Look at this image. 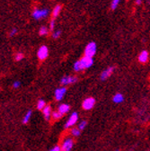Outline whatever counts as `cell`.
Listing matches in <instances>:
<instances>
[{
  "instance_id": "6da1fadb",
  "label": "cell",
  "mask_w": 150,
  "mask_h": 151,
  "mask_svg": "<svg viewBox=\"0 0 150 151\" xmlns=\"http://www.w3.org/2000/svg\"><path fill=\"white\" fill-rule=\"evenodd\" d=\"M93 64V58H88V57H84L80 60H78L74 64V70L75 71H81L85 68H89Z\"/></svg>"
},
{
  "instance_id": "7a4b0ae2",
  "label": "cell",
  "mask_w": 150,
  "mask_h": 151,
  "mask_svg": "<svg viewBox=\"0 0 150 151\" xmlns=\"http://www.w3.org/2000/svg\"><path fill=\"white\" fill-rule=\"evenodd\" d=\"M96 49L97 47H96L95 42H89L85 49V56L88 57V58H93L96 53Z\"/></svg>"
},
{
  "instance_id": "3957f363",
  "label": "cell",
  "mask_w": 150,
  "mask_h": 151,
  "mask_svg": "<svg viewBox=\"0 0 150 151\" xmlns=\"http://www.w3.org/2000/svg\"><path fill=\"white\" fill-rule=\"evenodd\" d=\"M49 14L48 9H35L32 13V16L36 20H41L42 18H45Z\"/></svg>"
},
{
  "instance_id": "277c9868",
  "label": "cell",
  "mask_w": 150,
  "mask_h": 151,
  "mask_svg": "<svg viewBox=\"0 0 150 151\" xmlns=\"http://www.w3.org/2000/svg\"><path fill=\"white\" fill-rule=\"evenodd\" d=\"M78 121V112L74 111L72 114L70 115V117L68 118V120L67 121L66 124H65V129H68V128H71L72 126H74L76 124Z\"/></svg>"
},
{
  "instance_id": "5b68a950",
  "label": "cell",
  "mask_w": 150,
  "mask_h": 151,
  "mask_svg": "<svg viewBox=\"0 0 150 151\" xmlns=\"http://www.w3.org/2000/svg\"><path fill=\"white\" fill-rule=\"evenodd\" d=\"M74 147V140L72 138H67L63 140L61 145V151H71Z\"/></svg>"
},
{
  "instance_id": "8992f818",
  "label": "cell",
  "mask_w": 150,
  "mask_h": 151,
  "mask_svg": "<svg viewBox=\"0 0 150 151\" xmlns=\"http://www.w3.org/2000/svg\"><path fill=\"white\" fill-rule=\"evenodd\" d=\"M37 56H38L39 60H44L48 58L49 56V49L47 46L43 45L42 47H40V49L38 50V52H37Z\"/></svg>"
},
{
  "instance_id": "52a82bcc",
  "label": "cell",
  "mask_w": 150,
  "mask_h": 151,
  "mask_svg": "<svg viewBox=\"0 0 150 151\" xmlns=\"http://www.w3.org/2000/svg\"><path fill=\"white\" fill-rule=\"evenodd\" d=\"M78 81V78L77 77H71V76H65L63 77L60 80V84L62 86H67V85H71V84H75Z\"/></svg>"
},
{
  "instance_id": "ba28073f",
  "label": "cell",
  "mask_w": 150,
  "mask_h": 151,
  "mask_svg": "<svg viewBox=\"0 0 150 151\" xmlns=\"http://www.w3.org/2000/svg\"><path fill=\"white\" fill-rule=\"evenodd\" d=\"M95 98H93V97H88V98H86V99L84 100L82 106H83V108H84L85 110H90V109H92L93 106H95Z\"/></svg>"
},
{
  "instance_id": "9c48e42d",
  "label": "cell",
  "mask_w": 150,
  "mask_h": 151,
  "mask_svg": "<svg viewBox=\"0 0 150 151\" xmlns=\"http://www.w3.org/2000/svg\"><path fill=\"white\" fill-rule=\"evenodd\" d=\"M67 93V88L66 87H60L55 90V99L57 101H60L63 99L64 96Z\"/></svg>"
},
{
  "instance_id": "30bf717a",
  "label": "cell",
  "mask_w": 150,
  "mask_h": 151,
  "mask_svg": "<svg viewBox=\"0 0 150 151\" xmlns=\"http://www.w3.org/2000/svg\"><path fill=\"white\" fill-rule=\"evenodd\" d=\"M113 70H114V68H113V67H109V68H107L106 69H104V70L102 72L101 76H100L101 80L104 81V80H106L108 78H110V77H111V75L112 74V72H113Z\"/></svg>"
},
{
  "instance_id": "8fae6325",
  "label": "cell",
  "mask_w": 150,
  "mask_h": 151,
  "mask_svg": "<svg viewBox=\"0 0 150 151\" xmlns=\"http://www.w3.org/2000/svg\"><path fill=\"white\" fill-rule=\"evenodd\" d=\"M70 110V106L67 104H62L59 106V109H58V111L60 113V114L63 116L66 113H67Z\"/></svg>"
},
{
  "instance_id": "7c38bea8",
  "label": "cell",
  "mask_w": 150,
  "mask_h": 151,
  "mask_svg": "<svg viewBox=\"0 0 150 151\" xmlns=\"http://www.w3.org/2000/svg\"><path fill=\"white\" fill-rule=\"evenodd\" d=\"M42 113H43V115H44L45 120L49 121L50 119V115H51V107H50V105H46L42 109Z\"/></svg>"
},
{
  "instance_id": "4fadbf2b",
  "label": "cell",
  "mask_w": 150,
  "mask_h": 151,
  "mask_svg": "<svg viewBox=\"0 0 150 151\" xmlns=\"http://www.w3.org/2000/svg\"><path fill=\"white\" fill-rule=\"evenodd\" d=\"M148 60V52L146 50H143L139 56V61L140 63H146Z\"/></svg>"
},
{
  "instance_id": "5bb4252c",
  "label": "cell",
  "mask_w": 150,
  "mask_h": 151,
  "mask_svg": "<svg viewBox=\"0 0 150 151\" xmlns=\"http://www.w3.org/2000/svg\"><path fill=\"white\" fill-rule=\"evenodd\" d=\"M112 100H113V102L115 104H121V103H122L124 101V96H123V94L118 93H116L115 96H113Z\"/></svg>"
},
{
  "instance_id": "9a60e30c",
  "label": "cell",
  "mask_w": 150,
  "mask_h": 151,
  "mask_svg": "<svg viewBox=\"0 0 150 151\" xmlns=\"http://www.w3.org/2000/svg\"><path fill=\"white\" fill-rule=\"evenodd\" d=\"M61 12V6L58 5V6H56L52 11V16H53V19H55L56 17H58L59 14H60Z\"/></svg>"
},
{
  "instance_id": "2e32d148",
  "label": "cell",
  "mask_w": 150,
  "mask_h": 151,
  "mask_svg": "<svg viewBox=\"0 0 150 151\" xmlns=\"http://www.w3.org/2000/svg\"><path fill=\"white\" fill-rule=\"evenodd\" d=\"M32 111H31V110H29L27 112H26V114L24 115V119H23V122L25 124V123H27V122H29V121H30V119H31V117H32Z\"/></svg>"
},
{
  "instance_id": "e0dca14e",
  "label": "cell",
  "mask_w": 150,
  "mask_h": 151,
  "mask_svg": "<svg viewBox=\"0 0 150 151\" xmlns=\"http://www.w3.org/2000/svg\"><path fill=\"white\" fill-rule=\"evenodd\" d=\"M71 134L74 136V137H79L80 134H81V130L78 129V128H73L71 129Z\"/></svg>"
},
{
  "instance_id": "ac0fdd59",
  "label": "cell",
  "mask_w": 150,
  "mask_h": 151,
  "mask_svg": "<svg viewBox=\"0 0 150 151\" xmlns=\"http://www.w3.org/2000/svg\"><path fill=\"white\" fill-rule=\"evenodd\" d=\"M48 32H49V29H48L47 27H45V26L41 27V29H40V31H39V33H40V35H42V36L48 34Z\"/></svg>"
},
{
  "instance_id": "d6986e66",
  "label": "cell",
  "mask_w": 150,
  "mask_h": 151,
  "mask_svg": "<svg viewBox=\"0 0 150 151\" xmlns=\"http://www.w3.org/2000/svg\"><path fill=\"white\" fill-rule=\"evenodd\" d=\"M45 106H46L45 101H43V100H39L38 101V104H37V108H38L39 110H42Z\"/></svg>"
},
{
  "instance_id": "ffe728a7",
  "label": "cell",
  "mask_w": 150,
  "mask_h": 151,
  "mask_svg": "<svg viewBox=\"0 0 150 151\" xmlns=\"http://www.w3.org/2000/svg\"><path fill=\"white\" fill-rule=\"evenodd\" d=\"M51 116H52V118L54 120H59V119H60L62 117V115L60 114L59 111H54L52 114H51Z\"/></svg>"
},
{
  "instance_id": "44dd1931",
  "label": "cell",
  "mask_w": 150,
  "mask_h": 151,
  "mask_svg": "<svg viewBox=\"0 0 150 151\" xmlns=\"http://www.w3.org/2000/svg\"><path fill=\"white\" fill-rule=\"evenodd\" d=\"M120 1H121V0H112V3H111V9L112 10H114L118 6Z\"/></svg>"
},
{
  "instance_id": "7402d4cb",
  "label": "cell",
  "mask_w": 150,
  "mask_h": 151,
  "mask_svg": "<svg viewBox=\"0 0 150 151\" xmlns=\"http://www.w3.org/2000/svg\"><path fill=\"white\" fill-rule=\"evenodd\" d=\"M23 58H24V54L23 53H17L15 55V57H14V60L16 61H20V60H23Z\"/></svg>"
},
{
  "instance_id": "603a6c76",
  "label": "cell",
  "mask_w": 150,
  "mask_h": 151,
  "mask_svg": "<svg viewBox=\"0 0 150 151\" xmlns=\"http://www.w3.org/2000/svg\"><path fill=\"white\" fill-rule=\"evenodd\" d=\"M86 124H87V122H86L85 121H82V122H79V124H78V129H79L80 130L84 129L86 127Z\"/></svg>"
},
{
  "instance_id": "cb8c5ba5",
  "label": "cell",
  "mask_w": 150,
  "mask_h": 151,
  "mask_svg": "<svg viewBox=\"0 0 150 151\" xmlns=\"http://www.w3.org/2000/svg\"><path fill=\"white\" fill-rule=\"evenodd\" d=\"M60 34H61V31H60V30H58V31H56L54 33H53V38L54 39H58V38L60 36Z\"/></svg>"
},
{
  "instance_id": "d4e9b609",
  "label": "cell",
  "mask_w": 150,
  "mask_h": 151,
  "mask_svg": "<svg viewBox=\"0 0 150 151\" xmlns=\"http://www.w3.org/2000/svg\"><path fill=\"white\" fill-rule=\"evenodd\" d=\"M20 85H21L20 81H14V82L13 83V87H14V88H18V87L20 86Z\"/></svg>"
},
{
  "instance_id": "484cf974",
  "label": "cell",
  "mask_w": 150,
  "mask_h": 151,
  "mask_svg": "<svg viewBox=\"0 0 150 151\" xmlns=\"http://www.w3.org/2000/svg\"><path fill=\"white\" fill-rule=\"evenodd\" d=\"M54 27H55V19H52V20L50 21V29L53 30Z\"/></svg>"
},
{
  "instance_id": "4316f807",
  "label": "cell",
  "mask_w": 150,
  "mask_h": 151,
  "mask_svg": "<svg viewBox=\"0 0 150 151\" xmlns=\"http://www.w3.org/2000/svg\"><path fill=\"white\" fill-rule=\"evenodd\" d=\"M16 33H17V29L14 28V29H12L11 32H9V35H10V36H14V35H15Z\"/></svg>"
},
{
  "instance_id": "83f0119b",
  "label": "cell",
  "mask_w": 150,
  "mask_h": 151,
  "mask_svg": "<svg viewBox=\"0 0 150 151\" xmlns=\"http://www.w3.org/2000/svg\"><path fill=\"white\" fill-rule=\"evenodd\" d=\"M50 151H61V147L60 146H55Z\"/></svg>"
},
{
  "instance_id": "f1b7e54d",
  "label": "cell",
  "mask_w": 150,
  "mask_h": 151,
  "mask_svg": "<svg viewBox=\"0 0 150 151\" xmlns=\"http://www.w3.org/2000/svg\"><path fill=\"white\" fill-rule=\"evenodd\" d=\"M141 2H142V0H136V4L137 5H140Z\"/></svg>"
}]
</instances>
